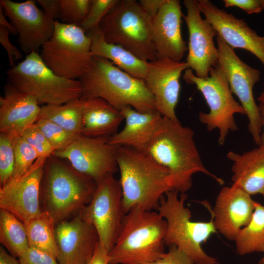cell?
<instances>
[{
    "instance_id": "d590c367",
    "label": "cell",
    "mask_w": 264,
    "mask_h": 264,
    "mask_svg": "<svg viewBox=\"0 0 264 264\" xmlns=\"http://www.w3.org/2000/svg\"><path fill=\"white\" fill-rule=\"evenodd\" d=\"M117 0H91L88 12L80 27L86 32L99 28L101 21Z\"/></svg>"
},
{
    "instance_id": "f546056e",
    "label": "cell",
    "mask_w": 264,
    "mask_h": 264,
    "mask_svg": "<svg viewBox=\"0 0 264 264\" xmlns=\"http://www.w3.org/2000/svg\"><path fill=\"white\" fill-rule=\"evenodd\" d=\"M0 242L13 256L19 258L29 248L24 223L14 215L0 209Z\"/></svg>"
},
{
    "instance_id": "cb8c5ba5",
    "label": "cell",
    "mask_w": 264,
    "mask_h": 264,
    "mask_svg": "<svg viewBox=\"0 0 264 264\" xmlns=\"http://www.w3.org/2000/svg\"><path fill=\"white\" fill-rule=\"evenodd\" d=\"M227 157L233 162V185L250 196H264V148L259 146L242 154L229 151Z\"/></svg>"
},
{
    "instance_id": "83f0119b",
    "label": "cell",
    "mask_w": 264,
    "mask_h": 264,
    "mask_svg": "<svg viewBox=\"0 0 264 264\" xmlns=\"http://www.w3.org/2000/svg\"><path fill=\"white\" fill-rule=\"evenodd\" d=\"M84 104L85 99L81 97L62 105H44L41 107L38 119L49 120L70 132L81 135Z\"/></svg>"
},
{
    "instance_id": "4fadbf2b",
    "label": "cell",
    "mask_w": 264,
    "mask_h": 264,
    "mask_svg": "<svg viewBox=\"0 0 264 264\" xmlns=\"http://www.w3.org/2000/svg\"><path fill=\"white\" fill-rule=\"evenodd\" d=\"M110 137L81 134L67 147L55 151L52 155L67 160L74 169L98 183L108 175L118 171V147L110 143Z\"/></svg>"
},
{
    "instance_id": "f6af8a7d",
    "label": "cell",
    "mask_w": 264,
    "mask_h": 264,
    "mask_svg": "<svg viewBox=\"0 0 264 264\" xmlns=\"http://www.w3.org/2000/svg\"><path fill=\"white\" fill-rule=\"evenodd\" d=\"M2 7L0 5V26H2L7 29L10 34L18 35L17 32L10 22L6 19Z\"/></svg>"
},
{
    "instance_id": "836d02e7",
    "label": "cell",
    "mask_w": 264,
    "mask_h": 264,
    "mask_svg": "<svg viewBox=\"0 0 264 264\" xmlns=\"http://www.w3.org/2000/svg\"><path fill=\"white\" fill-rule=\"evenodd\" d=\"M15 165L13 138L0 133V187L4 185L12 177Z\"/></svg>"
},
{
    "instance_id": "4dcf8cb0",
    "label": "cell",
    "mask_w": 264,
    "mask_h": 264,
    "mask_svg": "<svg viewBox=\"0 0 264 264\" xmlns=\"http://www.w3.org/2000/svg\"><path fill=\"white\" fill-rule=\"evenodd\" d=\"M13 145L15 165L13 175L10 180L18 179L22 176L38 157L35 149L22 135L13 138Z\"/></svg>"
},
{
    "instance_id": "7bdbcfd3",
    "label": "cell",
    "mask_w": 264,
    "mask_h": 264,
    "mask_svg": "<svg viewBox=\"0 0 264 264\" xmlns=\"http://www.w3.org/2000/svg\"><path fill=\"white\" fill-rule=\"evenodd\" d=\"M109 251L99 243L92 257L87 264H109Z\"/></svg>"
},
{
    "instance_id": "60d3db41",
    "label": "cell",
    "mask_w": 264,
    "mask_h": 264,
    "mask_svg": "<svg viewBox=\"0 0 264 264\" xmlns=\"http://www.w3.org/2000/svg\"><path fill=\"white\" fill-rule=\"evenodd\" d=\"M167 0H140L138 2L146 14L153 19Z\"/></svg>"
},
{
    "instance_id": "f35d334b",
    "label": "cell",
    "mask_w": 264,
    "mask_h": 264,
    "mask_svg": "<svg viewBox=\"0 0 264 264\" xmlns=\"http://www.w3.org/2000/svg\"><path fill=\"white\" fill-rule=\"evenodd\" d=\"M9 31L6 28L0 26V43L6 51L10 67L15 66L16 60L22 57V53L19 49L14 45L9 39Z\"/></svg>"
},
{
    "instance_id": "6da1fadb",
    "label": "cell",
    "mask_w": 264,
    "mask_h": 264,
    "mask_svg": "<svg viewBox=\"0 0 264 264\" xmlns=\"http://www.w3.org/2000/svg\"><path fill=\"white\" fill-rule=\"evenodd\" d=\"M194 136L191 128L163 117L144 152L168 170L172 189L178 193H185L192 188L193 176L198 173L212 177L220 184L224 182L204 165Z\"/></svg>"
},
{
    "instance_id": "30bf717a",
    "label": "cell",
    "mask_w": 264,
    "mask_h": 264,
    "mask_svg": "<svg viewBox=\"0 0 264 264\" xmlns=\"http://www.w3.org/2000/svg\"><path fill=\"white\" fill-rule=\"evenodd\" d=\"M183 78L187 83L196 85L204 96L210 110L208 113L200 111L199 121L209 132L216 129L219 130V144L223 145L229 132L239 130L234 115L245 113L242 106L233 97L220 67L218 65L212 67L206 78L197 77L188 68L185 70Z\"/></svg>"
},
{
    "instance_id": "8d00e7d4",
    "label": "cell",
    "mask_w": 264,
    "mask_h": 264,
    "mask_svg": "<svg viewBox=\"0 0 264 264\" xmlns=\"http://www.w3.org/2000/svg\"><path fill=\"white\" fill-rule=\"evenodd\" d=\"M150 264H195L192 259L177 246H169V250L156 262Z\"/></svg>"
},
{
    "instance_id": "ffe728a7",
    "label": "cell",
    "mask_w": 264,
    "mask_h": 264,
    "mask_svg": "<svg viewBox=\"0 0 264 264\" xmlns=\"http://www.w3.org/2000/svg\"><path fill=\"white\" fill-rule=\"evenodd\" d=\"M256 202L250 195L234 185L222 187L211 211L217 231L226 239L234 241L250 221Z\"/></svg>"
},
{
    "instance_id": "2e32d148",
    "label": "cell",
    "mask_w": 264,
    "mask_h": 264,
    "mask_svg": "<svg viewBox=\"0 0 264 264\" xmlns=\"http://www.w3.org/2000/svg\"><path fill=\"white\" fill-rule=\"evenodd\" d=\"M46 162L35 161L18 179L0 187V208L9 212L23 223L39 215L42 181Z\"/></svg>"
},
{
    "instance_id": "ac0fdd59",
    "label": "cell",
    "mask_w": 264,
    "mask_h": 264,
    "mask_svg": "<svg viewBox=\"0 0 264 264\" xmlns=\"http://www.w3.org/2000/svg\"><path fill=\"white\" fill-rule=\"evenodd\" d=\"M55 234L59 264H87L99 243L95 228L79 213L56 224Z\"/></svg>"
},
{
    "instance_id": "7dc6e473",
    "label": "cell",
    "mask_w": 264,
    "mask_h": 264,
    "mask_svg": "<svg viewBox=\"0 0 264 264\" xmlns=\"http://www.w3.org/2000/svg\"><path fill=\"white\" fill-rule=\"evenodd\" d=\"M258 101L259 102V104H262L264 105V89L261 94V95L257 98Z\"/></svg>"
},
{
    "instance_id": "603a6c76",
    "label": "cell",
    "mask_w": 264,
    "mask_h": 264,
    "mask_svg": "<svg viewBox=\"0 0 264 264\" xmlns=\"http://www.w3.org/2000/svg\"><path fill=\"white\" fill-rule=\"evenodd\" d=\"M120 111L126 124L119 132L110 137V143L144 153L159 128L163 116L157 110L140 112L131 106L124 107Z\"/></svg>"
},
{
    "instance_id": "8fae6325",
    "label": "cell",
    "mask_w": 264,
    "mask_h": 264,
    "mask_svg": "<svg viewBox=\"0 0 264 264\" xmlns=\"http://www.w3.org/2000/svg\"><path fill=\"white\" fill-rule=\"evenodd\" d=\"M122 198L119 180L113 174H109L97 183L92 200L78 213L83 220L94 226L99 243L109 252L115 243L126 214Z\"/></svg>"
},
{
    "instance_id": "d4e9b609",
    "label": "cell",
    "mask_w": 264,
    "mask_h": 264,
    "mask_svg": "<svg viewBox=\"0 0 264 264\" xmlns=\"http://www.w3.org/2000/svg\"><path fill=\"white\" fill-rule=\"evenodd\" d=\"M84 99L82 135L96 137L116 133L124 119L120 111L102 99Z\"/></svg>"
},
{
    "instance_id": "7402d4cb",
    "label": "cell",
    "mask_w": 264,
    "mask_h": 264,
    "mask_svg": "<svg viewBox=\"0 0 264 264\" xmlns=\"http://www.w3.org/2000/svg\"><path fill=\"white\" fill-rule=\"evenodd\" d=\"M41 107L32 96L9 83L0 97V132L14 138L20 136L37 121Z\"/></svg>"
},
{
    "instance_id": "5bb4252c",
    "label": "cell",
    "mask_w": 264,
    "mask_h": 264,
    "mask_svg": "<svg viewBox=\"0 0 264 264\" xmlns=\"http://www.w3.org/2000/svg\"><path fill=\"white\" fill-rule=\"evenodd\" d=\"M36 3L33 0H0L5 16L17 32L21 50L27 55L38 52L54 30L56 20L39 9Z\"/></svg>"
},
{
    "instance_id": "bcb514c9",
    "label": "cell",
    "mask_w": 264,
    "mask_h": 264,
    "mask_svg": "<svg viewBox=\"0 0 264 264\" xmlns=\"http://www.w3.org/2000/svg\"><path fill=\"white\" fill-rule=\"evenodd\" d=\"M260 112L261 116L262 124L264 127V131L260 136V144L259 146L264 148V105L262 104H259Z\"/></svg>"
},
{
    "instance_id": "74e56055",
    "label": "cell",
    "mask_w": 264,
    "mask_h": 264,
    "mask_svg": "<svg viewBox=\"0 0 264 264\" xmlns=\"http://www.w3.org/2000/svg\"><path fill=\"white\" fill-rule=\"evenodd\" d=\"M19 260L21 264H59L54 257L30 247L19 258Z\"/></svg>"
},
{
    "instance_id": "1f68e13d",
    "label": "cell",
    "mask_w": 264,
    "mask_h": 264,
    "mask_svg": "<svg viewBox=\"0 0 264 264\" xmlns=\"http://www.w3.org/2000/svg\"><path fill=\"white\" fill-rule=\"evenodd\" d=\"M35 124L46 137L54 151L67 147L80 135L70 132L46 119H38Z\"/></svg>"
},
{
    "instance_id": "9c48e42d",
    "label": "cell",
    "mask_w": 264,
    "mask_h": 264,
    "mask_svg": "<svg viewBox=\"0 0 264 264\" xmlns=\"http://www.w3.org/2000/svg\"><path fill=\"white\" fill-rule=\"evenodd\" d=\"M45 64L62 77L79 80L88 70L92 61L91 40L79 26L56 20L50 38L41 48Z\"/></svg>"
},
{
    "instance_id": "7a4b0ae2",
    "label": "cell",
    "mask_w": 264,
    "mask_h": 264,
    "mask_svg": "<svg viewBox=\"0 0 264 264\" xmlns=\"http://www.w3.org/2000/svg\"><path fill=\"white\" fill-rule=\"evenodd\" d=\"M117 161L125 213L135 207L157 210L161 197L172 190L168 170L146 154L127 147H118Z\"/></svg>"
},
{
    "instance_id": "ab89813d",
    "label": "cell",
    "mask_w": 264,
    "mask_h": 264,
    "mask_svg": "<svg viewBox=\"0 0 264 264\" xmlns=\"http://www.w3.org/2000/svg\"><path fill=\"white\" fill-rule=\"evenodd\" d=\"M223 2L226 7H239L248 14L264 10V0H223Z\"/></svg>"
},
{
    "instance_id": "c3c4849f",
    "label": "cell",
    "mask_w": 264,
    "mask_h": 264,
    "mask_svg": "<svg viewBox=\"0 0 264 264\" xmlns=\"http://www.w3.org/2000/svg\"><path fill=\"white\" fill-rule=\"evenodd\" d=\"M258 264H264V256L260 260Z\"/></svg>"
},
{
    "instance_id": "e0dca14e",
    "label": "cell",
    "mask_w": 264,
    "mask_h": 264,
    "mask_svg": "<svg viewBox=\"0 0 264 264\" xmlns=\"http://www.w3.org/2000/svg\"><path fill=\"white\" fill-rule=\"evenodd\" d=\"M188 68L186 62L168 58L149 62L145 81L154 97L156 110L163 117L175 122H180L175 111L179 97L180 77Z\"/></svg>"
},
{
    "instance_id": "4316f807",
    "label": "cell",
    "mask_w": 264,
    "mask_h": 264,
    "mask_svg": "<svg viewBox=\"0 0 264 264\" xmlns=\"http://www.w3.org/2000/svg\"><path fill=\"white\" fill-rule=\"evenodd\" d=\"M24 223L29 247L46 253L57 259L59 250L55 234L56 224L48 213L43 211Z\"/></svg>"
},
{
    "instance_id": "e575fe53",
    "label": "cell",
    "mask_w": 264,
    "mask_h": 264,
    "mask_svg": "<svg viewBox=\"0 0 264 264\" xmlns=\"http://www.w3.org/2000/svg\"><path fill=\"white\" fill-rule=\"evenodd\" d=\"M35 149L38 162H46L54 150L35 124L25 130L21 135Z\"/></svg>"
},
{
    "instance_id": "52a82bcc",
    "label": "cell",
    "mask_w": 264,
    "mask_h": 264,
    "mask_svg": "<svg viewBox=\"0 0 264 264\" xmlns=\"http://www.w3.org/2000/svg\"><path fill=\"white\" fill-rule=\"evenodd\" d=\"M185 193L171 190L161 197L157 212L166 220L165 245H175L188 254L195 264H219L216 258L206 254L201 247L217 232L213 218L209 221L191 220V211L185 206Z\"/></svg>"
},
{
    "instance_id": "b9f144b4",
    "label": "cell",
    "mask_w": 264,
    "mask_h": 264,
    "mask_svg": "<svg viewBox=\"0 0 264 264\" xmlns=\"http://www.w3.org/2000/svg\"><path fill=\"white\" fill-rule=\"evenodd\" d=\"M36 1L47 15L55 20L59 19L60 0H38Z\"/></svg>"
},
{
    "instance_id": "ba28073f",
    "label": "cell",
    "mask_w": 264,
    "mask_h": 264,
    "mask_svg": "<svg viewBox=\"0 0 264 264\" xmlns=\"http://www.w3.org/2000/svg\"><path fill=\"white\" fill-rule=\"evenodd\" d=\"M6 73L8 83L34 97L39 105H62L82 97L80 81L56 74L45 64L38 52L26 55Z\"/></svg>"
},
{
    "instance_id": "d6a6232c",
    "label": "cell",
    "mask_w": 264,
    "mask_h": 264,
    "mask_svg": "<svg viewBox=\"0 0 264 264\" xmlns=\"http://www.w3.org/2000/svg\"><path fill=\"white\" fill-rule=\"evenodd\" d=\"M91 0H60V22L80 26L86 18Z\"/></svg>"
},
{
    "instance_id": "484cf974",
    "label": "cell",
    "mask_w": 264,
    "mask_h": 264,
    "mask_svg": "<svg viewBox=\"0 0 264 264\" xmlns=\"http://www.w3.org/2000/svg\"><path fill=\"white\" fill-rule=\"evenodd\" d=\"M86 33L91 40V50L93 56L108 59L131 76L145 80L149 62L140 59L119 45L107 42L99 28Z\"/></svg>"
},
{
    "instance_id": "ee69618b",
    "label": "cell",
    "mask_w": 264,
    "mask_h": 264,
    "mask_svg": "<svg viewBox=\"0 0 264 264\" xmlns=\"http://www.w3.org/2000/svg\"><path fill=\"white\" fill-rule=\"evenodd\" d=\"M0 264H21L19 260L8 253L2 246H0Z\"/></svg>"
},
{
    "instance_id": "f1b7e54d",
    "label": "cell",
    "mask_w": 264,
    "mask_h": 264,
    "mask_svg": "<svg viewBox=\"0 0 264 264\" xmlns=\"http://www.w3.org/2000/svg\"><path fill=\"white\" fill-rule=\"evenodd\" d=\"M234 241L236 251L240 255L264 252V205L256 201L250 221L241 229Z\"/></svg>"
},
{
    "instance_id": "9a60e30c",
    "label": "cell",
    "mask_w": 264,
    "mask_h": 264,
    "mask_svg": "<svg viewBox=\"0 0 264 264\" xmlns=\"http://www.w3.org/2000/svg\"><path fill=\"white\" fill-rule=\"evenodd\" d=\"M183 4L187 14L183 18L189 32L186 62L197 77L206 78L211 68L219 65L218 48L214 42L218 33L207 20L202 19L198 0H184Z\"/></svg>"
},
{
    "instance_id": "44dd1931",
    "label": "cell",
    "mask_w": 264,
    "mask_h": 264,
    "mask_svg": "<svg viewBox=\"0 0 264 264\" xmlns=\"http://www.w3.org/2000/svg\"><path fill=\"white\" fill-rule=\"evenodd\" d=\"M180 1L167 0L153 19V42L158 58L181 62L188 50L181 32Z\"/></svg>"
},
{
    "instance_id": "7c38bea8",
    "label": "cell",
    "mask_w": 264,
    "mask_h": 264,
    "mask_svg": "<svg viewBox=\"0 0 264 264\" xmlns=\"http://www.w3.org/2000/svg\"><path fill=\"white\" fill-rule=\"evenodd\" d=\"M219 65L225 75L232 93L239 98L247 115L248 131L254 142L260 144L263 127L259 106L253 94L254 86L260 79V71L242 61L219 36H217Z\"/></svg>"
},
{
    "instance_id": "3957f363",
    "label": "cell",
    "mask_w": 264,
    "mask_h": 264,
    "mask_svg": "<svg viewBox=\"0 0 264 264\" xmlns=\"http://www.w3.org/2000/svg\"><path fill=\"white\" fill-rule=\"evenodd\" d=\"M79 80L83 98L102 99L119 111L127 106L140 112L156 110L145 81L131 76L105 58L93 56L89 68Z\"/></svg>"
},
{
    "instance_id": "5b68a950",
    "label": "cell",
    "mask_w": 264,
    "mask_h": 264,
    "mask_svg": "<svg viewBox=\"0 0 264 264\" xmlns=\"http://www.w3.org/2000/svg\"><path fill=\"white\" fill-rule=\"evenodd\" d=\"M49 159L44 166L41 195L43 211L57 224L78 213L91 201L97 183L57 157Z\"/></svg>"
},
{
    "instance_id": "8992f818",
    "label": "cell",
    "mask_w": 264,
    "mask_h": 264,
    "mask_svg": "<svg viewBox=\"0 0 264 264\" xmlns=\"http://www.w3.org/2000/svg\"><path fill=\"white\" fill-rule=\"evenodd\" d=\"M99 29L108 43L119 45L146 62L158 59L153 42V19L135 0H118Z\"/></svg>"
},
{
    "instance_id": "277c9868",
    "label": "cell",
    "mask_w": 264,
    "mask_h": 264,
    "mask_svg": "<svg viewBox=\"0 0 264 264\" xmlns=\"http://www.w3.org/2000/svg\"><path fill=\"white\" fill-rule=\"evenodd\" d=\"M166 220L157 212L135 207L127 213L109 264H150L164 252Z\"/></svg>"
},
{
    "instance_id": "d6986e66",
    "label": "cell",
    "mask_w": 264,
    "mask_h": 264,
    "mask_svg": "<svg viewBox=\"0 0 264 264\" xmlns=\"http://www.w3.org/2000/svg\"><path fill=\"white\" fill-rule=\"evenodd\" d=\"M205 19L219 36L233 49L241 48L254 55L264 66V36H260L243 19L218 8L209 0H198Z\"/></svg>"
}]
</instances>
